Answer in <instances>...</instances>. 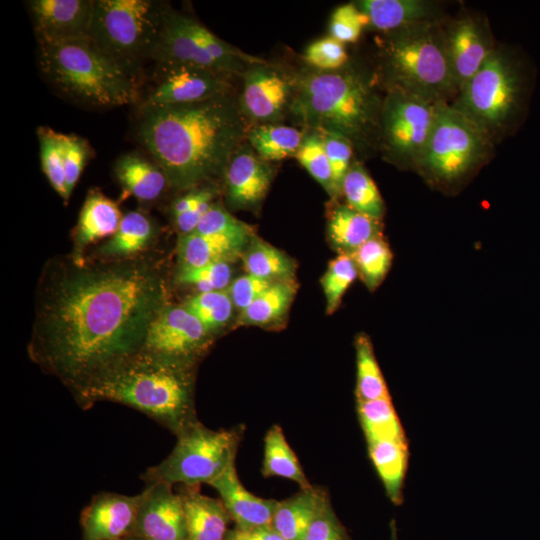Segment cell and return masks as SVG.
<instances>
[{
    "label": "cell",
    "instance_id": "5bb4252c",
    "mask_svg": "<svg viewBox=\"0 0 540 540\" xmlns=\"http://www.w3.org/2000/svg\"><path fill=\"white\" fill-rule=\"evenodd\" d=\"M143 493L132 535L144 540H189L179 492L157 482L146 485Z\"/></svg>",
    "mask_w": 540,
    "mask_h": 540
},
{
    "label": "cell",
    "instance_id": "5b68a950",
    "mask_svg": "<svg viewBox=\"0 0 540 540\" xmlns=\"http://www.w3.org/2000/svg\"><path fill=\"white\" fill-rule=\"evenodd\" d=\"M39 65L46 79L69 98L92 107H115L138 99L137 83L125 67L89 37L39 43Z\"/></svg>",
    "mask_w": 540,
    "mask_h": 540
},
{
    "label": "cell",
    "instance_id": "484cf974",
    "mask_svg": "<svg viewBox=\"0 0 540 540\" xmlns=\"http://www.w3.org/2000/svg\"><path fill=\"white\" fill-rule=\"evenodd\" d=\"M328 237L339 254L351 255L372 238L381 236L380 221L347 204L334 207L329 215Z\"/></svg>",
    "mask_w": 540,
    "mask_h": 540
},
{
    "label": "cell",
    "instance_id": "1f68e13d",
    "mask_svg": "<svg viewBox=\"0 0 540 540\" xmlns=\"http://www.w3.org/2000/svg\"><path fill=\"white\" fill-rule=\"evenodd\" d=\"M357 414L366 443L385 439H407L390 396L357 401Z\"/></svg>",
    "mask_w": 540,
    "mask_h": 540
},
{
    "label": "cell",
    "instance_id": "d6a6232c",
    "mask_svg": "<svg viewBox=\"0 0 540 540\" xmlns=\"http://www.w3.org/2000/svg\"><path fill=\"white\" fill-rule=\"evenodd\" d=\"M242 260L246 273L271 282L292 279L295 272L292 259L258 238L252 237L242 253Z\"/></svg>",
    "mask_w": 540,
    "mask_h": 540
},
{
    "label": "cell",
    "instance_id": "9a60e30c",
    "mask_svg": "<svg viewBox=\"0 0 540 540\" xmlns=\"http://www.w3.org/2000/svg\"><path fill=\"white\" fill-rule=\"evenodd\" d=\"M136 495L100 492L94 495L80 517L84 540H119L131 536L143 500Z\"/></svg>",
    "mask_w": 540,
    "mask_h": 540
},
{
    "label": "cell",
    "instance_id": "8fae6325",
    "mask_svg": "<svg viewBox=\"0 0 540 540\" xmlns=\"http://www.w3.org/2000/svg\"><path fill=\"white\" fill-rule=\"evenodd\" d=\"M435 104L389 87L382 102L379 134L393 161L414 168L431 133Z\"/></svg>",
    "mask_w": 540,
    "mask_h": 540
},
{
    "label": "cell",
    "instance_id": "44dd1931",
    "mask_svg": "<svg viewBox=\"0 0 540 540\" xmlns=\"http://www.w3.org/2000/svg\"><path fill=\"white\" fill-rule=\"evenodd\" d=\"M209 485L220 495L234 527L251 529L271 524L278 501L258 497L244 487L236 471V458Z\"/></svg>",
    "mask_w": 540,
    "mask_h": 540
},
{
    "label": "cell",
    "instance_id": "cb8c5ba5",
    "mask_svg": "<svg viewBox=\"0 0 540 540\" xmlns=\"http://www.w3.org/2000/svg\"><path fill=\"white\" fill-rule=\"evenodd\" d=\"M329 499L324 488L311 486L278 501L270 526L286 540H302L310 523Z\"/></svg>",
    "mask_w": 540,
    "mask_h": 540
},
{
    "label": "cell",
    "instance_id": "e575fe53",
    "mask_svg": "<svg viewBox=\"0 0 540 540\" xmlns=\"http://www.w3.org/2000/svg\"><path fill=\"white\" fill-rule=\"evenodd\" d=\"M341 194L354 210L375 220L382 219L385 211L383 199L375 182L360 163L351 165L344 177Z\"/></svg>",
    "mask_w": 540,
    "mask_h": 540
},
{
    "label": "cell",
    "instance_id": "ffe728a7",
    "mask_svg": "<svg viewBox=\"0 0 540 540\" xmlns=\"http://www.w3.org/2000/svg\"><path fill=\"white\" fill-rule=\"evenodd\" d=\"M151 54L161 66H192L227 74L192 36L185 16L176 12L162 13L160 32Z\"/></svg>",
    "mask_w": 540,
    "mask_h": 540
},
{
    "label": "cell",
    "instance_id": "7dc6e473",
    "mask_svg": "<svg viewBox=\"0 0 540 540\" xmlns=\"http://www.w3.org/2000/svg\"><path fill=\"white\" fill-rule=\"evenodd\" d=\"M66 188L70 197L73 188L91 156L88 142L74 134L61 133Z\"/></svg>",
    "mask_w": 540,
    "mask_h": 540
},
{
    "label": "cell",
    "instance_id": "681fc988",
    "mask_svg": "<svg viewBox=\"0 0 540 540\" xmlns=\"http://www.w3.org/2000/svg\"><path fill=\"white\" fill-rule=\"evenodd\" d=\"M302 540H351L346 528L337 517L330 498L318 511Z\"/></svg>",
    "mask_w": 540,
    "mask_h": 540
},
{
    "label": "cell",
    "instance_id": "c3c4849f",
    "mask_svg": "<svg viewBox=\"0 0 540 540\" xmlns=\"http://www.w3.org/2000/svg\"><path fill=\"white\" fill-rule=\"evenodd\" d=\"M305 61L320 70L336 71L348 61L343 43L333 37H325L311 43L304 53Z\"/></svg>",
    "mask_w": 540,
    "mask_h": 540
},
{
    "label": "cell",
    "instance_id": "f1b7e54d",
    "mask_svg": "<svg viewBox=\"0 0 540 540\" xmlns=\"http://www.w3.org/2000/svg\"><path fill=\"white\" fill-rule=\"evenodd\" d=\"M115 173L123 188L143 201L158 198L169 182L159 165L135 154L121 157L116 163Z\"/></svg>",
    "mask_w": 540,
    "mask_h": 540
},
{
    "label": "cell",
    "instance_id": "d6986e66",
    "mask_svg": "<svg viewBox=\"0 0 540 540\" xmlns=\"http://www.w3.org/2000/svg\"><path fill=\"white\" fill-rule=\"evenodd\" d=\"M274 176L269 162L243 143L232 155L224 172L228 202L235 208H253L265 197Z\"/></svg>",
    "mask_w": 540,
    "mask_h": 540
},
{
    "label": "cell",
    "instance_id": "ee69618b",
    "mask_svg": "<svg viewBox=\"0 0 540 540\" xmlns=\"http://www.w3.org/2000/svg\"><path fill=\"white\" fill-rule=\"evenodd\" d=\"M232 268L229 262L179 269L177 280L196 287L199 292L225 290L231 283Z\"/></svg>",
    "mask_w": 540,
    "mask_h": 540
},
{
    "label": "cell",
    "instance_id": "3957f363",
    "mask_svg": "<svg viewBox=\"0 0 540 540\" xmlns=\"http://www.w3.org/2000/svg\"><path fill=\"white\" fill-rule=\"evenodd\" d=\"M194 367L138 353L73 393L83 409L109 401L133 408L175 436L197 421Z\"/></svg>",
    "mask_w": 540,
    "mask_h": 540
},
{
    "label": "cell",
    "instance_id": "8992f818",
    "mask_svg": "<svg viewBox=\"0 0 540 540\" xmlns=\"http://www.w3.org/2000/svg\"><path fill=\"white\" fill-rule=\"evenodd\" d=\"M385 60L389 87L434 104L458 93L438 21L391 32Z\"/></svg>",
    "mask_w": 540,
    "mask_h": 540
},
{
    "label": "cell",
    "instance_id": "d4e9b609",
    "mask_svg": "<svg viewBox=\"0 0 540 540\" xmlns=\"http://www.w3.org/2000/svg\"><path fill=\"white\" fill-rule=\"evenodd\" d=\"M249 242L196 232L182 235L177 248L180 269L215 262H231L244 252Z\"/></svg>",
    "mask_w": 540,
    "mask_h": 540
},
{
    "label": "cell",
    "instance_id": "2e32d148",
    "mask_svg": "<svg viewBox=\"0 0 540 540\" xmlns=\"http://www.w3.org/2000/svg\"><path fill=\"white\" fill-rule=\"evenodd\" d=\"M95 1L34 0L29 7L39 43L89 37Z\"/></svg>",
    "mask_w": 540,
    "mask_h": 540
},
{
    "label": "cell",
    "instance_id": "ac0fdd59",
    "mask_svg": "<svg viewBox=\"0 0 540 540\" xmlns=\"http://www.w3.org/2000/svg\"><path fill=\"white\" fill-rule=\"evenodd\" d=\"M445 36L449 62L459 92L478 72L495 47L487 29L471 16L456 20L445 32Z\"/></svg>",
    "mask_w": 540,
    "mask_h": 540
},
{
    "label": "cell",
    "instance_id": "4fadbf2b",
    "mask_svg": "<svg viewBox=\"0 0 540 540\" xmlns=\"http://www.w3.org/2000/svg\"><path fill=\"white\" fill-rule=\"evenodd\" d=\"M154 88L140 105V113L161 107L197 103L228 94V74L192 66H162Z\"/></svg>",
    "mask_w": 540,
    "mask_h": 540
},
{
    "label": "cell",
    "instance_id": "e0dca14e",
    "mask_svg": "<svg viewBox=\"0 0 540 540\" xmlns=\"http://www.w3.org/2000/svg\"><path fill=\"white\" fill-rule=\"evenodd\" d=\"M240 108L257 121H276L288 103L291 86L287 79L266 64H252L243 73Z\"/></svg>",
    "mask_w": 540,
    "mask_h": 540
},
{
    "label": "cell",
    "instance_id": "f907efd6",
    "mask_svg": "<svg viewBox=\"0 0 540 540\" xmlns=\"http://www.w3.org/2000/svg\"><path fill=\"white\" fill-rule=\"evenodd\" d=\"M272 283L246 273L231 281L227 293L234 308L241 312L249 307Z\"/></svg>",
    "mask_w": 540,
    "mask_h": 540
},
{
    "label": "cell",
    "instance_id": "9c48e42d",
    "mask_svg": "<svg viewBox=\"0 0 540 540\" xmlns=\"http://www.w3.org/2000/svg\"><path fill=\"white\" fill-rule=\"evenodd\" d=\"M243 431L242 425L213 430L197 420L176 435L172 452L149 467L141 479L146 485L157 482L171 486L209 485L236 458Z\"/></svg>",
    "mask_w": 540,
    "mask_h": 540
},
{
    "label": "cell",
    "instance_id": "52a82bcc",
    "mask_svg": "<svg viewBox=\"0 0 540 540\" xmlns=\"http://www.w3.org/2000/svg\"><path fill=\"white\" fill-rule=\"evenodd\" d=\"M493 144L466 115L447 102H438L431 133L414 169L432 186L454 188L487 160Z\"/></svg>",
    "mask_w": 540,
    "mask_h": 540
},
{
    "label": "cell",
    "instance_id": "9f6ffc18",
    "mask_svg": "<svg viewBox=\"0 0 540 540\" xmlns=\"http://www.w3.org/2000/svg\"><path fill=\"white\" fill-rule=\"evenodd\" d=\"M119 540H144V539L131 535V536H127L125 538L119 539Z\"/></svg>",
    "mask_w": 540,
    "mask_h": 540
},
{
    "label": "cell",
    "instance_id": "8d00e7d4",
    "mask_svg": "<svg viewBox=\"0 0 540 540\" xmlns=\"http://www.w3.org/2000/svg\"><path fill=\"white\" fill-rule=\"evenodd\" d=\"M153 227L142 213L131 211L121 219L112 238L102 247L101 254L107 257H126L143 250L150 241Z\"/></svg>",
    "mask_w": 540,
    "mask_h": 540
},
{
    "label": "cell",
    "instance_id": "603a6c76",
    "mask_svg": "<svg viewBox=\"0 0 540 540\" xmlns=\"http://www.w3.org/2000/svg\"><path fill=\"white\" fill-rule=\"evenodd\" d=\"M356 6L374 29L394 32L424 22L437 21L436 6L423 0H361Z\"/></svg>",
    "mask_w": 540,
    "mask_h": 540
},
{
    "label": "cell",
    "instance_id": "4dcf8cb0",
    "mask_svg": "<svg viewBox=\"0 0 540 540\" xmlns=\"http://www.w3.org/2000/svg\"><path fill=\"white\" fill-rule=\"evenodd\" d=\"M305 133L285 125L261 124L247 131V139L263 160L278 161L296 155Z\"/></svg>",
    "mask_w": 540,
    "mask_h": 540
},
{
    "label": "cell",
    "instance_id": "74e56055",
    "mask_svg": "<svg viewBox=\"0 0 540 540\" xmlns=\"http://www.w3.org/2000/svg\"><path fill=\"white\" fill-rule=\"evenodd\" d=\"M351 256L358 275L370 291L383 282L393 260L392 251L382 235L365 242Z\"/></svg>",
    "mask_w": 540,
    "mask_h": 540
},
{
    "label": "cell",
    "instance_id": "f35d334b",
    "mask_svg": "<svg viewBox=\"0 0 540 540\" xmlns=\"http://www.w3.org/2000/svg\"><path fill=\"white\" fill-rule=\"evenodd\" d=\"M37 137L42 170L52 188L67 202L70 197L66 188L61 133L42 126L37 129Z\"/></svg>",
    "mask_w": 540,
    "mask_h": 540
},
{
    "label": "cell",
    "instance_id": "bcb514c9",
    "mask_svg": "<svg viewBox=\"0 0 540 540\" xmlns=\"http://www.w3.org/2000/svg\"><path fill=\"white\" fill-rule=\"evenodd\" d=\"M369 25L368 17L359 10L356 4L339 6L331 15L330 36L341 43L356 42L365 26Z\"/></svg>",
    "mask_w": 540,
    "mask_h": 540
},
{
    "label": "cell",
    "instance_id": "f5cc1de1",
    "mask_svg": "<svg viewBox=\"0 0 540 540\" xmlns=\"http://www.w3.org/2000/svg\"><path fill=\"white\" fill-rule=\"evenodd\" d=\"M224 540H286L270 525L251 529L232 528L226 533Z\"/></svg>",
    "mask_w": 540,
    "mask_h": 540
},
{
    "label": "cell",
    "instance_id": "7bdbcfd3",
    "mask_svg": "<svg viewBox=\"0 0 540 540\" xmlns=\"http://www.w3.org/2000/svg\"><path fill=\"white\" fill-rule=\"evenodd\" d=\"M204 235H218L250 241L252 227L231 215L223 206L213 203L194 231Z\"/></svg>",
    "mask_w": 540,
    "mask_h": 540
},
{
    "label": "cell",
    "instance_id": "60d3db41",
    "mask_svg": "<svg viewBox=\"0 0 540 540\" xmlns=\"http://www.w3.org/2000/svg\"><path fill=\"white\" fill-rule=\"evenodd\" d=\"M358 276V270L351 255L339 254L330 261L321 279L328 314H332L339 307L345 292Z\"/></svg>",
    "mask_w": 540,
    "mask_h": 540
},
{
    "label": "cell",
    "instance_id": "f546056e",
    "mask_svg": "<svg viewBox=\"0 0 540 540\" xmlns=\"http://www.w3.org/2000/svg\"><path fill=\"white\" fill-rule=\"evenodd\" d=\"M263 477H283L296 482L301 489L312 485L308 481L297 457L288 444L282 428L275 424L264 438Z\"/></svg>",
    "mask_w": 540,
    "mask_h": 540
},
{
    "label": "cell",
    "instance_id": "b9f144b4",
    "mask_svg": "<svg viewBox=\"0 0 540 540\" xmlns=\"http://www.w3.org/2000/svg\"><path fill=\"white\" fill-rule=\"evenodd\" d=\"M295 157L327 193L335 198L331 167L319 132L310 130L305 133Z\"/></svg>",
    "mask_w": 540,
    "mask_h": 540
},
{
    "label": "cell",
    "instance_id": "83f0119b",
    "mask_svg": "<svg viewBox=\"0 0 540 540\" xmlns=\"http://www.w3.org/2000/svg\"><path fill=\"white\" fill-rule=\"evenodd\" d=\"M368 454L392 503L402 502L408 467V441L385 439L367 443Z\"/></svg>",
    "mask_w": 540,
    "mask_h": 540
},
{
    "label": "cell",
    "instance_id": "f6af8a7d",
    "mask_svg": "<svg viewBox=\"0 0 540 540\" xmlns=\"http://www.w3.org/2000/svg\"><path fill=\"white\" fill-rule=\"evenodd\" d=\"M331 167L335 197L341 195L344 177L352 163L353 144L347 138L331 133H320Z\"/></svg>",
    "mask_w": 540,
    "mask_h": 540
},
{
    "label": "cell",
    "instance_id": "836d02e7",
    "mask_svg": "<svg viewBox=\"0 0 540 540\" xmlns=\"http://www.w3.org/2000/svg\"><path fill=\"white\" fill-rule=\"evenodd\" d=\"M296 293L293 279L273 282L249 307L240 312L238 324L265 325L285 314Z\"/></svg>",
    "mask_w": 540,
    "mask_h": 540
},
{
    "label": "cell",
    "instance_id": "816d5d0a",
    "mask_svg": "<svg viewBox=\"0 0 540 540\" xmlns=\"http://www.w3.org/2000/svg\"><path fill=\"white\" fill-rule=\"evenodd\" d=\"M214 193L205 197L194 208L188 212L175 217V222L182 235L192 233L196 230L200 220L213 204Z\"/></svg>",
    "mask_w": 540,
    "mask_h": 540
},
{
    "label": "cell",
    "instance_id": "30bf717a",
    "mask_svg": "<svg viewBox=\"0 0 540 540\" xmlns=\"http://www.w3.org/2000/svg\"><path fill=\"white\" fill-rule=\"evenodd\" d=\"M162 13L148 0L95 1L89 38L107 55L127 67L144 52L152 53Z\"/></svg>",
    "mask_w": 540,
    "mask_h": 540
},
{
    "label": "cell",
    "instance_id": "7c38bea8",
    "mask_svg": "<svg viewBox=\"0 0 540 540\" xmlns=\"http://www.w3.org/2000/svg\"><path fill=\"white\" fill-rule=\"evenodd\" d=\"M210 343L211 332L184 305H163L148 327L141 352L194 367Z\"/></svg>",
    "mask_w": 540,
    "mask_h": 540
},
{
    "label": "cell",
    "instance_id": "6da1fadb",
    "mask_svg": "<svg viewBox=\"0 0 540 540\" xmlns=\"http://www.w3.org/2000/svg\"><path fill=\"white\" fill-rule=\"evenodd\" d=\"M163 293L145 263L58 267L42 286L30 358L73 394L141 352Z\"/></svg>",
    "mask_w": 540,
    "mask_h": 540
},
{
    "label": "cell",
    "instance_id": "ba28073f",
    "mask_svg": "<svg viewBox=\"0 0 540 540\" xmlns=\"http://www.w3.org/2000/svg\"><path fill=\"white\" fill-rule=\"evenodd\" d=\"M525 78L511 54L494 49L451 105L495 139L508 132L523 107Z\"/></svg>",
    "mask_w": 540,
    "mask_h": 540
},
{
    "label": "cell",
    "instance_id": "d590c367",
    "mask_svg": "<svg viewBox=\"0 0 540 540\" xmlns=\"http://www.w3.org/2000/svg\"><path fill=\"white\" fill-rule=\"evenodd\" d=\"M356 401H370L389 397L388 388L377 362L374 348L366 334L355 339Z\"/></svg>",
    "mask_w": 540,
    "mask_h": 540
},
{
    "label": "cell",
    "instance_id": "277c9868",
    "mask_svg": "<svg viewBox=\"0 0 540 540\" xmlns=\"http://www.w3.org/2000/svg\"><path fill=\"white\" fill-rule=\"evenodd\" d=\"M382 102L362 74L342 70L303 78L289 108L311 131L336 134L361 145L379 132Z\"/></svg>",
    "mask_w": 540,
    "mask_h": 540
},
{
    "label": "cell",
    "instance_id": "db71d44e",
    "mask_svg": "<svg viewBox=\"0 0 540 540\" xmlns=\"http://www.w3.org/2000/svg\"><path fill=\"white\" fill-rule=\"evenodd\" d=\"M212 193H214L213 190L209 188H204L200 190H192L188 194L180 197L174 202L172 207V213L174 215V218L188 212L205 197L209 196Z\"/></svg>",
    "mask_w": 540,
    "mask_h": 540
},
{
    "label": "cell",
    "instance_id": "4316f807",
    "mask_svg": "<svg viewBox=\"0 0 540 540\" xmlns=\"http://www.w3.org/2000/svg\"><path fill=\"white\" fill-rule=\"evenodd\" d=\"M117 204L98 190L86 197L75 229V245L82 250L97 240L113 235L121 222Z\"/></svg>",
    "mask_w": 540,
    "mask_h": 540
},
{
    "label": "cell",
    "instance_id": "7402d4cb",
    "mask_svg": "<svg viewBox=\"0 0 540 540\" xmlns=\"http://www.w3.org/2000/svg\"><path fill=\"white\" fill-rule=\"evenodd\" d=\"M189 540H224L231 521L220 499L206 496L199 486H179Z\"/></svg>",
    "mask_w": 540,
    "mask_h": 540
},
{
    "label": "cell",
    "instance_id": "ab89813d",
    "mask_svg": "<svg viewBox=\"0 0 540 540\" xmlns=\"http://www.w3.org/2000/svg\"><path fill=\"white\" fill-rule=\"evenodd\" d=\"M184 306L211 333L228 322L234 309L226 290L199 292L189 298Z\"/></svg>",
    "mask_w": 540,
    "mask_h": 540
},
{
    "label": "cell",
    "instance_id": "11a10c76",
    "mask_svg": "<svg viewBox=\"0 0 540 540\" xmlns=\"http://www.w3.org/2000/svg\"><path fill=\"white\" fill-rule=\"evenodd\" d=\"M390 540H398V532L395 520L390 522Z\"/></svg>",
    "mask_w": 540,
    "mask_h": 540
},
{
    "label": "cell",
    "instance_id": "7a4b0ae2",
    "mask_svg": "<svg viewBox=\"0 0 540 540\" xmlns=\"http://www.w3.org/2000/svg\"><path fill=\"white\" fill-rule=\"evenodd\" d=\"M141 116L142 144L179 189L224 174L248 131L240 105L228 94Z\"/></svg>",
    "mask_w": 540,
    "mask_h": 540
}]
</instances>
